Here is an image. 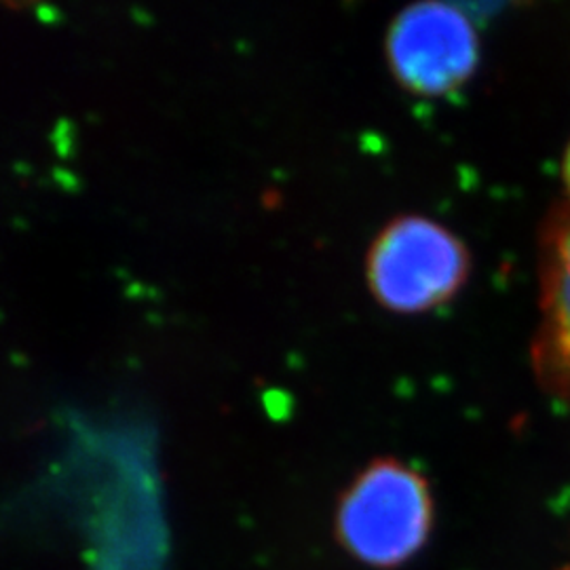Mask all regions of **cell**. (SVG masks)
Instances as JSON below:
<instances>
[{
	"instance_id": "cell-5",
	"label": "cell",
	"mask_w": 570,
	"mask_h": 570,
	"mask_svg": "<svg viewBox=\"0 0 570 570\" xmlns=\"http://www.w3.org/2000/svg\"><path fill=\"white\" fill-rule=\"evenodd\" d=\"M564 178H567V184H569V193H570V148H569V155H567V165H564Z\"/></svg>"
},
{
	"instance_id": "cell-4",
	"label": "cell",
	"mask_w": 570,
	"mask_h": 570,
	"mask_svg": "<svg viewBox=\"0 0 570 570\" xmlns=\"http://www.w3.org/2000/svg\"><path fill=\"white\" fill-rule=\"evenodd\" d=\"M534 360L548 389L570 402V273L550 263Z\"/></svg>"
},
{
	"instance_id": "cell-3",
	"label": "cell",
	"mask_w": 570,
	"mask_h": 570,
	"mask_svg": "<svg viewBox=\"0 0 570 570\" xmlns=\"http://www.w3.org/2000/svg\"><path fill=\"white\" fill-rule=\"evenodd\" d=\"M389 56L395 77L419 94H446L468 81L478 63L475 30L456 7L421 2L391 28Z\"/></svg>"
},
{
	"instance_id": "cell-2",
	"label": "cell",
	"mask_w": 570,
	"mask_h": 570,
	"mask_svg": "<svg viewBox=\"0 0 570 570\" xmlns=\"http://www.w3.org/2000/svg\"><path fill=\"white\" fill-rule=\"evenodd\" d=\"M465 273L468 254L461 242L425 218H404L389 226L367 265L376 298L406 313L446 303Z\"/></svg>"
},
{
	"instance_id": "cell-1",
	"label": "cell",
	"mask_w": 570,
	"mask_h": 570,
	"mask_svg": "<svg viewBox=\"0 0 570 570\" xmlns=\"http://www.w3.org/2000/svg\"><path fill=\"white\" fill-rule=\"evenodd\" d=\"M336 529L346 551L357 560L381 569L397 567L428 541V484L400 463H376L346 490Z\"/></svg>"
}]
</instances>
